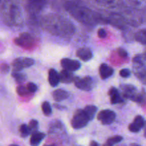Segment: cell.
I'll return each instance as SVG.
<instances>
[{"label":"cell","mask_w":146,"mask_h":146,"mask_svg":"<svg viewBox=\"0 0 146 146\" xmlns=\"http://www.w3.org/2000/svg\"><path fill=\"white\" fill-rule=\"evenodd\" d=\"M144 136L146 138V121L145 123V125H144Z\"/></svg>","instance_id":"d590c367"},{"label":"cell","mask_w":146,"mask_h":146,"mask_svg":"<svg viewBox=\"0 0 146 146\" xmlns=\"http://www.w3.org/2000/svg\"><path fill=\"white\" fill-rule=\"evenodd\" d=\"M27 88H28L29 93H32V94L35 93L36 91H37V89H38V88H37V86L35 84H34V83H31V82L28 83L27 85Z\"/></svg>","instance_id":"4dcf8cb0"},{"label":"cell","mask_w":146,"mask_h":146,"mask_svg":"<svg viewBox=\"0 0 146 146\" xmlns=\"http://www.w3.org/2000/svg\"><path fill=\"white\" fill-rule=\"evenodd\" d=\"M5 2L4 7L1 9L2 11V19L9 26L17 25L21 21V12L17 5L9 4L7 5Z\"/></svg>","instance_id":"3957f363"},{"label":"cell","mask_w":146,"mask_h":146,"mask_svg":"<svg viewBox=\"0 0 146 146\" xmlns=\"http://www.w3.org/2000/svg\"><path fill=\"white\" fill-rule=\"evenodd\" d=\"M134 38L136 41L143 45H146V29L139 30L135 33Z\"/></svg>","instance_id":"d6986e66"},{"label":"cell","mask_w":146,"mask_h":146,"mask_svg":"<svg viewBox=\"0 0 146 146\" xmlns=\"http://www.w3.org/2000/svg\"><path fill=\"white\" fill-rule=\"evenodd\" d=\"M9 146H19V145H15V144H11V145H9Z\"/></svg>","instance_id":"f35d334b"},{"label":"cell","mask_w":146,"mask_h":146,"mask_svg":"<svg viewBox=\"0 0 146 146\" xmlns=\"http://www.w3.org/2000/svg\"><path fill=\"white\" fill-rule=\"evenodd\" d=\"M44 138H45V134L43 133H35L31 135L30 138V144L31 146H38Z\"/></svg>","instance_id":"ac0fdd59"},{"label":"cell","mask_w":146,"mask_h":146,"mask_svg":"<svg viewBox=\"0 0 146 146\" xmlns=\"http://www.w3.org/2000/svg\"><path fill=\"white\" fill-rule=\"evenodd\" d=\"M11 76L15 79V81L19 84L24 83L27 80V76L25 74L21 72H14L11 73Z\"/></svg>","instance_id":"7402d4cb"},{"label":"cell","mask_w":146,"mask_h":146,"mask_svg":"<svg viewBox=\"0 0 146 146\" xmlns=\"http://www.w3.org/2000/svg\"><path fill=\"white\" fill-rule=\"evenodd\" d=\"M131 71L129 69H128V68H123V69L120 71V76L124 78H128V77L131 76Z\"/></svg>","instance_id":"f546056e"},{"label":"cell","mask_w":146,"mask_h":146,"mask_svg":"<svg viewBox=\"0 0 146 146\" xmlns=\"http://www.w3.org/2000/svg\"><path fill=\"white\" fill-rule=\"evenodd\" d=\"M0 71L2 74H7L9 71V66L7 64H1L0 65Z\"/></svg>","instance_id":"1f68e13d"},{"label":"cell","mask_w":146,"mask_h":146,"mask_svg":"<svg viewBox=\"0 0 146 146\" xmlns=\"http://www.w3.org/2000/svg\"><path fill=\"white\" fill-rule=\"evenodd\" d=\"M29 128L30 130V133L32 134L38 132V123L36 120H31L30 121L29 123Z\"/></svg>","instance_id":"484cf974"},{"label":"cell","mask_w":146,"mask_h":146,"mask_svg":"<svg viewBox=\"0 0 146 146\" xmlns=\"http://www.w3.org/2000/svg\"><path fill=\"white\" fill-rule=\"evenodd\" d=\"M65 8L71 15L83 24L95 25L97 24L96 15L89 9L76 5L73 2H67Z\"/></svg>","instance_id":"7a4b0ae2"},{"label":"cell","mask_w":146,"mask_h":146,"mask_svg":"<svg viewBox=\"0 0 146 146\" xmlns=\"http://www.w3.org/2000/svg\"><path fill=\"white\" fill-rule=\"evenodd\" d=\"M123 139V138L121 135H115V136H113L111 138H108L103 146H113L115 144L121 142Z\"/></svg>","instance_id":"cb8c5ba5"},{"label":"cell","mask_w":146,"mask_h":146,"mask_svg":"<svg viewBox=\"0 0 146 146\" xmlns=\"http://www.w3.org/2000/svg\"><path fill=\"white\" fill-rule=\"evenodd\" d=\"M118 54L121 57V58H127L128 56L127 51L122 48H118Z\"/></svg>","instance_id":"d6a6232c"},{"label":"cell","mask_w":146,"mask_h":146,"mask_svg":"<svg viewBox=\"0 0 146 146\" xmlns=\"http://www.w3.org/2000/svg\"><path fill=\"white\" fill-rule=\"evenodd\" d=\"M14 43L19 46L28 48L34 44V38L28 33H22L14 39Z\"/></svg>","instance_id":"9c48e42d"},{"label":"cell","mask_w":146,"mask_h":146,"mask_svg":"<svg viewBox=\"0 0 146 146\" xmlns=\"http://www.w3.org/2000/svg\"><path fill=\"white\" fill-rule=\"evenodd\" d=\"M145 121L143 117L137 115L135 117L133 121L128 125V129L132 133H138L145 125Z\"/></svg>","instance_id":"8fae6325"},{"label":"cell","mask_w":146,"mask_h":146,"mask_svg":"<svg viewBox=\"0 0 146 146\" xmlns=\"http://www.w3.org/2000/svg\"><path fill=\"white\" fill-rule=\"evenodd\" d=\"M84 111L86 114L87 117L88 118L89 121H92L95 117L96 113L97 111V107L93 105H88L84 108Z\"/></svg>","instance_id":"ffe728a7"},{"label":"cell","mask_w":146,"mask_h":146,"mask_svg":"<svg viewBox=\"0 0 146 146\" xmlns=\"http://www.w3.org/2000/svg\"><path fill=\"white\" fill-rule=\"evenodd\" d=\"M19 133L20 135L22 138H26L31 133H30V130L29 128V126L26 124H22L20 125L19 127Z\"/></svg>","instance_id":"4316f807"},{"label":"cell","mask_w":146,"mask_h":146,"mask_svg":"<svg viewBox=\"0 0 146 146\" xmlns=\"http://www.w3.org/2000/svg\"><path fill=\"white\" fill-rule=\"evenodd\" d=\"M121 91V96L123 99H130L132 101L135 100V97L138 95V91L135 86L131 84H123L120 86Z\"/></svg>","instance_id":"52a82bcc"},{"label":"cell","mask_w":146,"mask_h":146,"mask_svg":"<svg viewBox=\"0 0 146 146\" xmlns=\"http://www.w3.org/2000/svg\"><path fill=\"white\" fill-rule=\"evenodd\" d=\"M44 146H53V145H44Z\"/></svg>","instance_id":"ab89813d"},{"label":"cell","mask_w":146,"mask_h":146,"mask_svg":"<svg viewBox=\"0 0 146 146\" xmlns=\"http://www.w3.org/2000/svg\"><path fill=\"white\" fill-rule=\"evenodd\" d=\"M89 146H99V145H98V143L96 142V141H91V143H90Z\"/></svg>","instance_id":"e575fe53"},{"label":"cell","mask_w":146,"mask_h":146,"mask_svg":"<svg viewBox=\"0 0 146 146\" xmlns=\"http://www.w3.org/2000/svg\"><path fill=\"white\" fill-rule=\"evenodd\" d=\"M52 96L54 101L56 102H61L68 98V97L69 96V94L66 90L56 89L53 92Z\"/></svg>","instance_id":"e0dca14e"},{"label":"cell","mask_w":146,"mask_h":146,"mask_svg":"<svg viewBox=\"0 0 146 146\" xmlns=\"http://www.w3.org/2000/svg\"><path fill=\"white\" fill-rule=\"evenodd\" d=\"M116 115L115 112L111 110H103L97 115V119L101 122L103 125H110L115 121Z\"/></svg>","instance_id":"ba28073f"},{"label":"cell","mask_w":146,"mask_h":146,"mask_svg":"<svg viewBox=\"0 0 146 146\" xmlns=\"http://www.w3.org/2000/svg\"><path fill=\"white\" fill-rule=\"evenodd\" d=\"M133 72L137 78L146 85V64L143 54H137L133 58Z\"/></svg>","instance_id":"277c9868"},{"label":"cell","mask_w":146,"mask_h":146,"mask_svg":"<svg viewBox=\"0 0 146 146\" xmlns=\"http://www.w3.org/2000/svg\"><path fill=\"white\" fill-rule=\"evenodd\" d=\"M130 146H141V145H138V144H136V143H133V144H131Z\"/></svg>","instance_id":"74e56055"},{"label":"cell","mask_w":146,"mask_h":146,"mask_svg":"<svg viewBox=\"0 0 146 146\" xmlns=\"http://www.w3.org/2000/svg\"><path fill=\"white\" fill-rule=\"evenodd\" d=\"M17 93L20 96H25L29 94L28 88L24 85H19L17 87Z\"/></svg>","instance_id":"83f0119b"},{"label":"cell","mask_w":146,"mask_h":146,"mask_svg":"<svg viewBox=\"0 0 146 146\" xmlns=\"http://www.w3.org/2000/svg\"><path fill=\"white\" fill-rule=\"evenodd\" d=\"M133 102L137 103L141 105H144L146 103V92L145 89H142L140 92H138V95L135 97Z\"/></svg>","instance_id":"603a6c76"},{"label":"cell","mask_w":146,"mask_h":146,"mask_svg":"<svg viewBox=\"0 0 146 146\" xmlns=\"http://www.w3.org/2000/svg\"><path fill=\"white\" fill-rule=\"evenodd\" d=\"M48 83L52 87H56L58 86L60 82L59 74H58L54 68H51L48 71Z\"/></svg>","instance_id":"2e32d148"},{"label":"cell","mask_w":146,"mask_h":146,"mask_svg":"<svg viewBox=\"0 0 146 146\" xmlns=\"http://www.w3.org/2000/svg\"><path fill=\"white\" fill-rule=\"evenodd\" d=\"M98 36L100 38H105L107 36V33L104 29H100L98 31Z\"/></svg>","instance_id":"836d02e7"},{"label":"cell","mask_w":146,"mask_h":146,"mask_svg":"<svg viewBox=\"0 0 146 146\" xmlns=\"http://www.w3.org/2000/svg\"><path fill=\"white\" fill-rule=\"evenodd\" d=\"M61 65L64 70L70 71V72L77 71L81 68V63L77 60H72L66 58L61 59Z\"/></svg>","instance_id":"30bf717a"},{"label":"cell","mask_w":146,"mask_h":146,"mask_svg":"<svg viewBox=\"0 0 146 146\" xmlns=\"http://www.w3.org/2000/svg\"><path fill=\"white\" fill-rule=\"evenodd\" d=\"M44 28L54 35L68 36L74 32V26L70 21L58 15H48L43 20Z\"/></svg>","instance_id":"6da1fadb"},{"label":"cell","mask_w":146,"mask_h":146,"mask_svg":"<svg viewBox=\"0 0 146 146\" xmlns=\"http://www.w3.org/2000/svg\"><path fill=\"white\" fill-rule=\"evenodd\" d=\"M89 121V119L84 110L78 109L76 111L73 116L71 122V126L74 129H81L86 126Z\"/></svg>","instance_id":"5b68a950"},{"label":"cell","mask_w":146,"mask_h":146,"mask_svg":"<svg viewBox=\"0 0 146 146\" xmlns=\"http://www.w3.org/2000/svg\"><path fill=\"white\" fill-rule=\"evenodd\" d=\"M114 73L113 68L106 64H102L100 66L99 74L102 79H106L112 76Z\"/></svg>","instance_id":"5bb4252c"},{"label":"cell","mask_w":146,"mask_h":146,"mask_svg":"<svg viewBox=\"0 0 146 146\" xmlns=\"http://www.w3.org/2000/svg\"><path fill=\"white\" fill-rule=\"evenodd\" d=\"M108 96H110L111 103L113 105L115 104H121L124 101L123 98L121 94H120L119 91L115 87H111L108 91Z\"/></svg>","instance_id":"7c38bea8"},{"label":"cell","mask_w":146,"mask_h":146,"mask_svg":"<svg viewBox=\"0 0 146 146\" xmlns=\"http://www.w3.org/2000/svg\"><path fill=\"white\" fill-rule=\"evenodd\" d=\"M23 64L24 68H29L34 64V60L31 58H23Z\"/></svg>","instance_id":"f1b7e54d"},{"label":"cell","mask_w":146,"mask_h":146,"mask_svg":"<svg viewBox=\"0 0 146 146\" xmlns=\"http://www.w3.org/2000/svg\"><path fill=\"white\" fill-rule=\"evenodd\" d=\"M60 81L63 84H70V83L74 82L76 76H74L72 72L62 70L59 74Z\"/></svg>","instance_id":"9a60e30c"},{"label":"cell","mask_w":146,"mask_h":146,"mask_svg":"<svg viewBox=\"0 0 146 146\" xmlns=\"http://www.w3.org/2000/svg\"><path fill=\"white\" fill-rule=\"evenodd\" d=\"M143 55L144 58H145V61H146V48L145 49V51H144V53H143Z\"/></svg>","instance_id":"8d00e7d4"},{"label":"cell","mask_w":146,"mask_h":146,"mask_svg":"<svg viewBox=\"0 0 146 146\" xmlns=\"http://www.w3.org/2000/svg\"><path fill=\"white\" fill-rule=\"evenodd\" d=\"M76 56L83 61H88L93 58V53L90 48L82 47L77 50Z\"/></svg>","instance_id":"4fadbf2b"},{"label":"cell","mask_w":146,"mask_h":146,"mask_svg":"<svg viewBox=\"0 0 146 146\" xmlns=\"http://www.w3.org/2000/svg\"><path fill=\"white\" fill-rule=\"evenodd\" d=\"M41 109H42L43 113L46 116H49L52 113V109H51V105L48 101H44L43 102L42 105H41Z\"/></svg>","instance_id":"d4e9b609"},{"label":"cell","mask_w":146,"mask_h":146,"mask_svg":"<svg viewBox=\"0 0 146 146\" xmlns=\"http://www.w3.org/2000/svg\"><path fill=\"white\" fill-rule=\"evenodd\" d=\"M11 65L14 72H20L23 68H24L23 64V58H17L14 59Z\"/></svg>","instance_id":"44dd1931"},{"label":"cell","mask_w":146,"mask_h":146,"mask_svg":"<svg viewBox=\"0 0 146 146\" xmlns=\"http://www.w3.org/2000/svg\"><path fill=\"white\" fill-rule=\"evenodd\" d=\"M74 84L77 88L85 91H91L95 86L94 79L90 76H86L82 78L76 76Z\"/></svg>","instance_id":"8992f818"}]
</instances>
